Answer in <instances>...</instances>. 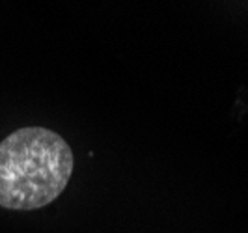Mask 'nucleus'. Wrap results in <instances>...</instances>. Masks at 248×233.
Instances as JSON below:
<instances>
[{"label": "nucleus", "instance_id": "nucleus-1", "mask_svg": "<svg viewBox=\"0 0 248 233\" xmlns=\"http://www.w3.org/2000/svg\"><path fill=\"white\" fill-rule=\"evenodd\" d=\"M73 173V151L45 127H25L0 142V207L34 211L52 203Z\"/></svg>", "mask_w": 248, "mask_h": 233}]
</instances>
